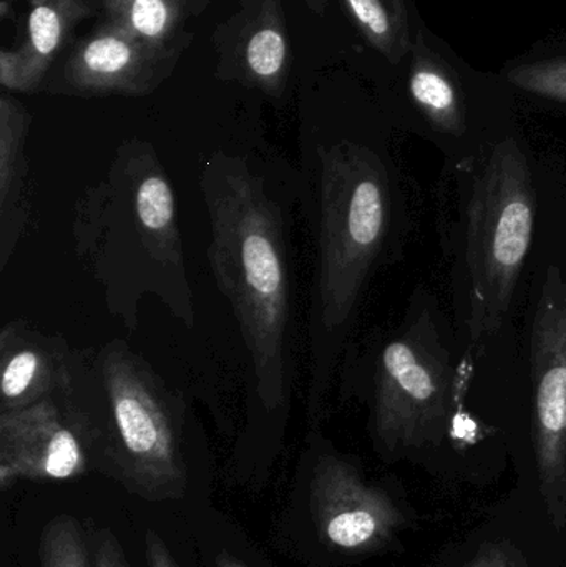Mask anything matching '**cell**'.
I'll return each instance as SVG.
<instances>
[{"label":"cell","instance_id":"18","mask_svg":"<svg viewBox=\"0 0 566 567\" xmlns=\"http://www.w3.org/2000/svg\"><path fill=\"white\" fill-rule=\"evenodd\" d=\"M505 80L521 92L566 109V55L514 66L505 72Z\"/></svg>","mask_w":566,"mask_h":567},{"label":"cell","instance_id":"19","mask_svg":"<svg viewBox=\"0 0 566 567\" xmlns=\"http://www.w3.org/2000/svg\"><path fill=\"white\" fill-rule=\"evenodd\" d=\"M93 567H130L119 539L109 529H100L93 539Z\"/></svg>","mask_w":566,"mask_h":567},{"label":"cell","instance_id":"21","mask_svg":"<svg viewBox=\"0 0 566 567\" xmlns=\"http://www.w3.org/2000/svg\"><path fill=\"white\" fill-rule=\"evenodd\" d=\"M145 563L146 567H178L162 536L153 529L145 535Z\"/></svg>","mask_w":566,"mask_h":567},{"label":"cell","instance_id":"3","mask_svg":"<svg viewBox=\"0 0 566 567\" xmlns=\"http://www.w3.org/2000/svg\"><path fill=\"white\" fill-rule=\"evenodd\" d=\"M199 188L212 229L209 266L248 353L246 432L279 436L298 386L288 213L266 173L241 156H213Z\"/></svg>","mask_w":566,"mask_h":567},{"label":"cell","instance_id":"12","mask_svg":"<svg viewBox=\"0 0 566 567\" xmlns=\"http://www.w3.org/2000/svg\"><path fill=\"white\" fill-rule=\"evenodd\" d=\"M73 349L63 337L12 320L0 332V412L56 396L69 375Z\"/></svg>","mask_w":566,"mask_h":567},{"label":"cell","instance_id":"17","mask_svg":"<svg viewBox=\"0 0 566 567\" xmlns=\"http://www.w3.org/2000/svg\"><path fill=\"white\" fill-rule=\"evenodd\" d=\"M40 567H92L82 525L59 515L43 526L39 539Z\"/></svg>","mask_w":566,"mask_h":567},{"label":"cell","instance_id":"6","mask_svg":"<svg viewBox=\"0 0 566 567\" xmlns=\"http://www.w3.org/2000/svg\"><path fill=\"white\" fill-rule=\"evenodd\" d=\"M56 399L93 470L150 503L185 496L192 406L128 343L73 350Z\"/></svg>","mask_w":566,"mask_h":567},{"label":"cell","instance_id":"23","mask_svg":"<svg viewBox=\"0 0 566 567\" xmlns=\"http://www.w3.org/2000/svg\"><path fill=\"white\" fill-rule=\"evenodd\" d=\"M193 2H196V3L202 2V3H203V6H206V3H208V2H213V0H193Z\"/></svg>","mask_w":566,"mask_h":567},{"label":"cell","instance_id":"16","mask_svg":"<svg viewBox=\"0 0 566 567\" xmlns=\"http://www.w3.org/2000/svg\"><path fill=\"white\" fill-rule=\"evenodd\" d=\"M369 43L391 63L411 52L404 0H339Z\"/></svg>","mask_w":566,"mask_h":567},{"label":"cell","instance_id":"14","mask_svg":"<svg viewBox=\"0 0 566 567\" xmlns=\"http://www.w3.org/2000/svg\"><path fill=\"white\" fill-rule=\"evenodd\" d=\"M29 6L25 39L16 50L22 93H35L45 82L80 22L100 10V0H22Z\"/></svg>","mask_w":566,"mask_h":567},{"label":"cell","instance_id":"9","mask_svg":"<svg viewBox=\"0 0 566 567\" xmlns=\"http://www.w3.org/2000/svg\"><path fill=\"white\" fill-rule=\"evenodd\" d=\"M216 79L281 99L291 73V43L282 0H239L212 37Z\"/></svg>","mask_w":566,"mask_h":567},{"label":"cell","instance_id":"22","mask_svg":"<svg viewBox=\"0 0 566 567\" xmlns=\"http://www.w3.org/2000/svg\"><path fill=\"white\" fill-rule=\"evenodd\" d=\"M216 567H248L245 563L239 561L235 556L229 555V553H219L218 558H216Z\"/></svg>","mask_w":566,"mask_h":567},{"label":"cell","instance_id":"11","mask_svg":"<svg viewBox=\"0 0 566 567\" xmlns=\"http://www.w3.org/2000/svg\"><path fill=\"white\" fill-rule=\"evenodd\" d=\"M411 52L408 99L412 125L438 145L445 162L472 158L498 143L478 128L461 80L434 50L429 49L422 33Z\"/></svg>","mask_w":566,"mask_h":567},{"label":"cell","instance_id":"1","mask_svg":"<svg viewBox=\"0 0 566 567\" xmlns=\"http://www.w3.org/2000/svg\"><path fill=\"white\" fill-rule=\"evenodd\" d=\"M336 389L368 406L372 443L388 458L477 442L497 420L531 422L522 326L472 342L444 297L424 282L394 323L349 343Z\"/></svg>","mask_w":566,"mask_h":567},{"label":"cell","instance_id":"20","mask_svg":"<svg viewBox=\"0 0 566 567\" xmlns=\"http://www.w3.org/2000/svg\"><path fill=\"white\" fill-rule=\"evenodd\" d=\"M465 567H521V563L507 546L487 545Z\"/></svg>","mask_w":566,"mask_h":567},{"label":"cell","instance_id":"10","mask_svg":"<svg viewBox=\"0 0 566 567\" xmlns=\"http://www.w3.org/2000/svg\"><path fill=\"white\" fill-rule=\"evenodd\" d=\"M90 468L85 450L56 396L0 412V486L65 482Z\"/></svg>","mask_w":566,"mask_h":567},{"label":"cell","instance_id":"8","mask_svg":"<svg viewBox=\"0 0 566 567\" xmlns=\"http://www.w3.org/2000/svg\"><path fill=\"white\" fill-rule=\"evenodd\" d=\"M309 482V508L322 542L339 551L369 553L388 545L404 516L388 493L364 482L359 470L332 449L319 445Z\"/></svg>","mask_w":566,"mask_h":567},{"label":"cell","instance_id":"2","mask_svg":"<svg viewBox=\"0 0 566 567\" xmlns=\"http://www.w3.org/2000/svg\"><path fill=\"white\" fill-rule=\"evenodd\" d=\"M298 178L312 239L306 415L318 429L372 279L404 258L418 192L388 146L352 135L315 140Z\"/></svg>","mask_w":566,"mask_h":567},{"label":"cell","instance_id":"7","mask_svg":"<svg viewBox=\"0 0 566 567\" xmlns=\"http://www.w3.org/2000/svg\"><path fill=\"white\" fill-rule=\"evenodd\" d=\"M185 49H156L105 20L73 42L47 92L82 99L152 95L169 79Z\"/></svg>","mask_w":566,"mask_h":567},{"label":"cell","instance_id":"13","mask_svg":"<svg viewBox=\"0 0 566 567\" xmlns=\"http://www.w3.org/2000/svg\"><path fill=\"white\" fill-rule=\"evenodd\" d=\"M32 113L3 90L0 95V271H6L32 219L27 153Z\"/></svg>","mask_w":566,"mask_h":567},{"label":"cell","instance_id":"15","mask_svg":"<svg viewBox=\"0 0 566 567\" xmlns=\"http://www.w3.org/2000/svg\"><path fill=\"white\" fill-rule=\"evenodd\" d=\"M193 9L188 0H100L106 20L156 49L188 45L185 23Z\"/></svg>","mask_w":566,"mask_h":567},{"label":"cell","instance_id":"5","mask_svg":"<svg viewBox=\"0 0 566 567\" xmlns=\"http://www.w3.org/2000/svg\"><path fill=\"white\" fill-rule=\"evenodd\" d=\"M73 248L102 289L106 309L126 329L155 297L193 327L195 302L183 251L175 189L152 143H122L105 176L76 199Z\"/></svg>","mask_w":566,"mask_h":567},{"label":"cell","instance_id":"4","mask_svg":"<svg viewBox=\"0 0 566 567\" xmlns=\"http://www.w3.org/2000/svg\"><path fill=\"white\" fill-rule=\"evenodd\" d=\"M541 215L538 158L518 133L439 172L434 225L444 299L472 342L522 326Z\"/></svg>","mask_w":566,"mask_h":567}]
</instances>
